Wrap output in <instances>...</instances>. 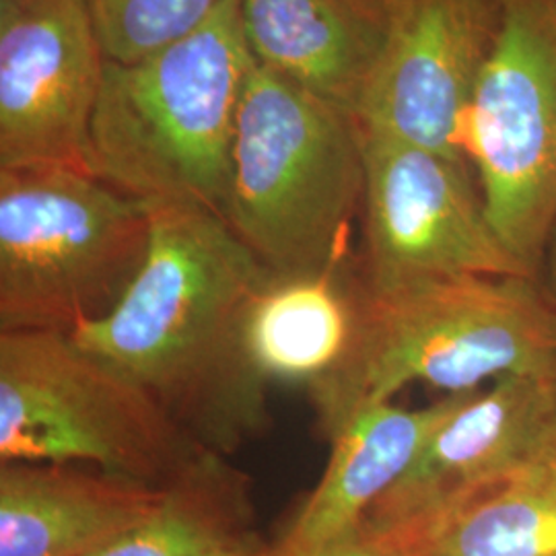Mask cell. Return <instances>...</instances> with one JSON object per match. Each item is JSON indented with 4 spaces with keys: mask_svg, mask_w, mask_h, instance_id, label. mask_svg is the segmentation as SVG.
I'll return each instance as SVG.
<instances>
[{
    "mask_svg": "<svg viewBox=\"0 0 556 556\" xmlns=\"http://www.w3.org/2000/svg\"><path fill=\"white\" fill-rule=\"evenodd\" d=\"M149 245L118 305L71 337L160 402L202 447L233 456L270 425L248 318L270 275L217 211L188 197L142 202Z\"/></svg>",
    "mask_w": 556,
    "mask_h": 556,
    "instance_id": "cell-1",
    "label": "cell"
},
{
    "mask_svg": "<svg viewBox=\"0 0 556 556\" xmlns=\"http://www.w3.org/2000/svg\"><path fill=\"white\" fill-rule=\"evenodd\" d=\"M351 351L312 386L321 435L410 383L447 394L482 381L556 376V305L538 277H459L374 293L355 273Z\"/></svg>",
    "mask_w": 556,
    "mask_h": 556,
    "instance_id": "cell-2",
    "label": "cell"
},
{
    "mask_svg": "<svg viewBox=\"0 0 556 556\" xmlns=\"http://www.w3.org/2000/svg\"><path fill=\"white\" fill-rule=\"evenodd\" d=\"M252 66L238 0H225L194 31L144 59L105 60L89 167L140 202L188 197L225 217Z\"/></svg>",
    "mask_w": 556,
    "mask_h": 556,
    "instance_id": "cell-3",
    "label": "cell"
},
{
    "mask_svg": "<svg viewBox=\"0 0 556 556\" xmlns=\"http://www.w3.org/2000/svg\"><path fill=\"white\" fill-rule=\"evenodd\" d=\"M365 165L357 119L256 64L239 105L225 220L270 277L351 264Z\"/></svg>",
    "mask_w": 556,
    "mask_h": 556,
    "instance_id": "cell-4",
    "label": "cell"
},
{
    "mask_svg": "<svg viewBox=\"0 0 556 556\" xmlns=\"http://www.w3.org/2000/svg\"><path fill=\"white\" fill-rule=\"evenodd\" d=\"M149 211L89 169H0V332H75L137 277Z\"/></svg>",
    "mask_w": 556,
    "mask_h": 556,
    "instance_id": "cell-5",
    "label": "cell"
},
{
    "mask_svg": "<svg viewBox=\"0 0 556 556\" xmlns=\"http://www.w3.org/2000/svg\"><path fill=\"white\" fill-rule=\"evenodd\" d=\"M211 450L66 332H0V464H87L167 489Z\"/></svg>",
    "mask_w": 556,
    "mask_h": 556,
    "instance_id": "cell-6",
    "label": "cell"
},
{
    "mask_svg": "<svg viewBox=\"0 0 556 556\" xmlns=\"http://www.w3.org/2000/svg\"><path fill=\"white\" fill-rule=\"evenodd\" d=\"M497 2L462 139L495 233L538 277L556 225V0Z\"/></svg>",
    "mask_w": 556,
    "mask_h": 556,
    "instance_id": "cell-7",
    "label": "cell"
},
{
    "mask_svg": "<svg viewBox=\"0 0 556 556\" xmlns=\"http://www.w3.org/2000/svg\"><path fill=\"white\" fill-rule=\"evenodd\" d=\"M361 139L363 252L355 273L365 289L383 293L445 278L534 277L495 233L468 163L363 130Z\"/></svg>",
    "mask_w": 556,
    "mask_h": 556,
    "instance_id": "cell-8",
    "label": "cell"
},
{
    "mask_svg": "<svg viewBox=\"0 0 556 556\" xmlns=\"http://www.w3.org/2000/svg\"><path fill=\"white\" fill-rule=\"evenodd\" d=\"M85 0H0V169H89L105 68Z\"/></svg>",
    "mask_w": 556,
    "mask_h": 556,
    "instance_id": "cell-9",
    "label": "cell"
},
{
    "mask_svg": "<svg viewBox=\"0 0 556 556\" xmlns=\"http://www.w3.org/2000/svg\"><path fill=\"white\" fill-rule=\"evenodd\" d=\"M497 23V0H392L358 128L468 163L464 116Z\"/></svg>",
    "mask_w": 556,
    "mask_h": 556,
    "instance_id": "cell-10",
    "label": "cell"
},
{
    "mask_svg": "<svg viewBox=\"0 0 556 556\" xmlns=\"http://www.w3.org/2000/svg\"><path fill=\"white\" fill-rule=\"evenodd\" d=\"M555 452L556 376L497 379L462 396L361 523L408 526Z\"/></svg>",
    "mask_w": 556,
    "mask_h": 556,
    "instance_id": "cell-11",
    "label": "cell"
},
{
    "mask_svg": "<svg viewBox=\"0 0 556 556\" xmlns=\"http://www.w3.org/2000/svg\"><path fill=\"white\" fill-rule=\"evenodd\" d=\"M163 497L165 489L77 464H0V556L98 555Z\"/></svg>",
    "mask_w": 556,
    "mask_h": 556,
    "instance_id": "cell-12",
    "label": "cell"
},
{
    "mask_svg": "<svg viewBox=\"0 0 556 556\" xmlns=\"http://www.w3.org/2000/svg\"><path fill=\"white\" fill-rule=\"evenodd\" d=\"M256 64L355 116L388 38L392 0H238Z\"/></svg>",
    "mask_w": 556,
    "mask_h": 556,
    "instance_id": "cell-13",
    "label": "cell"
},
{
    "mask_svg": "<svg viewBox=\"0 0 556 556\" xmlns=\"http://www.w3.org/2000/svg\"><path fill=\"white\" fill-rule=\"evenodd\" d=\"M462 396L450 394L425 408H404L392 402L358 408L330 438L332 450L324 475L270 556H318L353 532L410 468Z\"/></svg>",
    "mask_w": 556,
    "mask_h": 556,
    "instance_id": "cell-14",
    "label": "cell"
},
{
    "mask_svg": "<svg viewBox=\"0 0 556 556\" xmlns=\"http://www.w3.org/2000/svg\"><path fill=\"white\" fill-rule=\"evenodd\" d=\"M367 532L397 556H556V452L408 526Z\"/></svg>",
    "mask_w": 556,
    "mask_h": 556,
    "instance_id": "cell-15",
    "label": "cell"
},
{
    "mask_svg": "<svg viewBox=\"0 0 556 556\" xmlns=\"http://www.w3.org/2000/svg\"><path fill=\"white\" fill-rule=\"evenodd\" d=\"M353 262L318 275L270 277L262 287L245 340L268 383H301L309 390L344 363L357 321Z\"/></svg>",
    "mask_w": 556,
    "mask_h": 556,
    "instance_id": "cell-16",
    "label": "cell"
},
{
    "mask_svg": "<svg viewBox=\"0 0 556 556\" xmlns=\"http://www.w3.org/2000/svg\"><path fill=\"white\" fill-rule=\"evenodd\" d=\"M250 478L208 452L165 489L160 509L93 556H199L252 530Z\"/></svg>",
    "mask_w": 556,
    "mask_h": 556,
    "instance_id": "cell-17",
    "label": "cell"
},
{
    "mask_svg": "<svg viewBox=\"0 0 556 556\" xmlns=\"http://www.w3.org/2000/svg\"><path fill=\"white\" fill-rule=\"evenodd\" d=\"M225 0H85L105 59L135 62L194 31Z\"/></svg>",
    "mask_w": 556,
    "mask_h": 556,
    "instance_id": "cell-18",
    "label": "cell"
},
{
    "mask_svg": "<svg viewBox=\"0 0 556 556\" xmlns=\"http://www.w3.org/2000/svg\"><path fill=\"white\" fill-rule=\"evenodd\" d=\"M318 556H397L392 548H388L378 538L371 536L361 523L353 532L340 538L328 548H324Z\"/></svg>",
    "mask_w": 556,
    "mask_h": 556,
    "instance_id": "cell-19",
    "label": "cell"
},
{
    "mask_svg": "<svg viewBox=\"0 0 556 556\" xmlns=\"http://www.w3.org/2000/svg\"><path fill=\"white\" fill-rule=\"evenodd\" d=\"M270 553H273V546L264 544L256 532H250L245 536L227 542L199 556H270Z\"/></svg>",
    "mask_w": 556,
    "mask_h": 556,
    "instance_id": "cell-20",
    "label": "cell"
},
{
    "mask_svg": "<svg viewBox=\"0 0 556 556\" xmlns=\"http://www.w3.org/2000/svg\"><path fill=\"white\" fill-rule=\"evenodd\" d=\"M540 268L544 270V285L542 287L556 305V225L548 243H546V252H544Z\"/></svg>",
    "mask_w": 556,
    "mask_h": 556,
    "instance_id": "cell-21",
    "label": "cell"
}]
</instances>
